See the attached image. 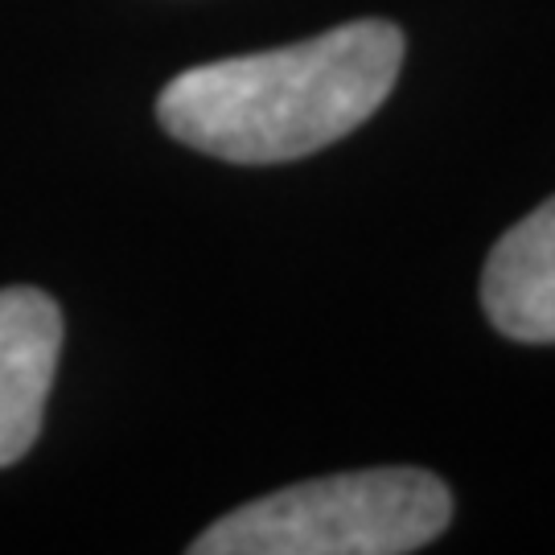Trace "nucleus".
I'll return each instance as SVG.
<instances>
[{"mask_svg": "<svg viewBox=\"0 0 555 555\" xmlns=\"http://www.w3.org/2000/svg\"><path fill=\"white\" fill-rule=\"evenodd\" d=\"M453 522V494L428 469H358L256 498L206 527L194 555H403Z\"/></svg>", "mask_w": 555, "mask_h": 555, "instance_id": "f03ea898", "label": "nucleus"}, {"mask_svg": "<svg viewBox=\"0 0 555 555\" xmlns=\"http://www.w3.org/2000/svg\"><path fill=\"white\" fill-rule=\"evenodd\" d=\"M399 66V25L350 21L297 46L181 70L160 91L157 116L169 137L198 153L280 165L362 128L387 103Z\"/></svg>", "mask_w": 555, "mask_h": 555, "instance_id": "f257e3e1", "label": "nucleus"}, {"mask_svg": "<svg viewBox=\"0 0 555 555\" xmlns=\"http://www.w3.org/2000/svg\"><path fill=\"white\" fill-rule=\"evenodd\" d=\"M62 313L38 288L0 293V469L38 440L46 396L59 371Z\"/></svg>", "mask_w": 555, "mask_h": 555, "instance_id": "7ed1b4c3", "label": "nucleus"}, {"mask_svg": "<svg viewBox=\"0 0 555 555\" xmlns=\"http://www.w3.org/2000/svg\"><path fill=\"white\" fill-rule=\"evenodd\" d=\"M481 305L511 341H555V198L494 243L481 276Z\"/></svg>", "mask_w": 555, "mask_h": 555, "instance_id": "20e7f679", "label": "nucleus"}]
</instances>
